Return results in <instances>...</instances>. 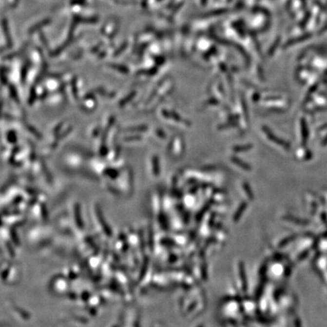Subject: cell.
Segmentation results:
<instances>
[{
    "label": "cell",
    "instance_id": "cell-1",
    "mask_svg": "<svg viewBox=\"0 0 327 327\" xmlns=\"http://www.w3.org/2000/svg\"><path fill=\"white\" fill-rule=\"evenodd\" d=\"M265 134H266L267 136H268V138H269V139L271 141H273L275 143H276V144H279L280 145V146H283V147L286 148L287 146V143L284 142V141L283 140H280V139H279V138L276 137V136H275L274 135H273V134H271L270 133V131H269V130L268 129V128H266L265 127Z\"/></svg>",
    "mask_w": 327,
    "mask_h": 327
},
{
    "label": "cell",
    "instance_id": "cell-2",
    "mask_svg": "<svg viewBox=\"0 0 327 327\" xmlns=\"http://www.w3.org/2000/svg\"><path fill=\"white\" fill-rule=\"evenodd\" d=\"M232 160L236 165H237L238 166L240 167V168H243V169L246 170V171H250V169H251L250 165H247L246 163L243 162V161H241V160L238 159V158H234L233 157V158H232Z\"/></svg>",
    "mask_w": 327,
    "mask_h": 327
},
{
    "label": "cell",
    "instance_id": "cell-3",
    "mask_svg": "<svg viewBox=\"0 0 327 327\" xmlns=\"http://www.w3.org/2000/svg\"><path fill=\"white\" fill-rule=\"evenodd\" d=\"M251 148V146L249 145V146H243V147H239V146H236V147L234 148L233 150L235 152H242V151H246L248 149H250Z\"/></svg>",
    "mask_w": 327,
    "mask_h": 327
}]
</instances>
